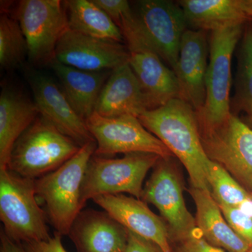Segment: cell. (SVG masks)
Instances as JSON below:
<instances>
[{
  "label": "cell",
  "mask_w": 252,
  "mask_h": 252,
  "mask_svg": "<svg viewBox=\"0 0 252 252\" xmlns=\"http://www.w3.org/2000/svg\"><path fill=\"white\" fill-rule=\"evenodd\" d=\"M109 18L118 25L124 16L132 11L130 3L126 0H93Z\"/></svg>",
  "instance_id": "cell-29"
},
{
  "label": "cell",
  "mask_w": 252,
  "mask_h": 252,
  "mask_svg": "<svg viewBox=\"0 0 252 252\" xmlns=\"http://www.w3.org/2000/svg\"><path fill=\"white\" fill-rule=\"evenodd\" d=\"M124 252H164L162 248L152 240L127 230V240Z\"/></svg>",
  "instance_id": "cell-30"
},
{
  "label": "cell",
  "mask_w": 252,
  "mask_h": 252,
  "mask_svg": "<svg viewBox=\"0 0 252 252\" xmlns=\"http://www.w3.org/2000/svg\"><path fill=\"white\" fill-rule=\"evenodd\" d=\"M132 11L150 45L174 70L182 36L188 29L180 4L168 0H142L137 1Z\"/></svg>",
  "instance_id": "cell-12"
},
{
  "label": "cell",
  "mask_w": 252,
  "mask_h": 252,
  "mask_svg": "<svg viewBox=\"0 0 252 252\" xmlns=\"http://www.w3.org/2000/svg\"><path fill=\"white\" fill-rule=\"evenodd\" d=\"M69 29L81 34L124 43L120 28L93 0L64 1Z\"/></svg>",
  "instance_id": "cell-23"
},
{
  "label": "cell",
  "mask_w": 252,
  "mask_h": 252,
  "mask_svg": "<svg viewBox=\"0 0 252 252\" xmlns=\"http://www.w3.org/2000/svg\"><path fill=\"white\" fill-rule=\"evenodd\" d=\"M189 192L196 207L197 228L207 243L228 252H248L250 245L232 229L210 191L190 187Z\"/></svg>",
  "instance_id": "cell-21"
},
{
  "label": "cell",
  "mask_w": 252,
  "mask_h": 252,
  "mask_svg": "<svg viewBox=\"0 0 252 252\" xmlns=\"http://www.w3.org/2000/svg\"><path fill=\"white\" fill-rule=\"evenodd\" d=\"M252 195V193H251Z\"/></svg>",
  "instance_id": "cell-35"
},
{
  "label": "cell",
  "mask_w": 252,
  "mask_h": 252,
  "mask_svg": "<svg viewBox=\"0 0 252 252\" xmlns=\"http://www.w3.org/2000/svg\"><path fill=\"white\" fill-rule=\"evenodd\" d=\"M142 125L165 144L188 172L191 187L210 191L207 157L200 135L196 112L184 99H172L138 118Z\"/></svg>",
  "instance_id": "cell-1"
},
{
  "label": "cell",
  "mask_w": 252,
  "mask_h": 252,
  "mask_svg": "<svg viewBox=\"0 0 252 252\" xmlns=\"http://www.w3.org/2000/svg\"><path fill=\"white\" fill-rule=\"evenodd\" d=\"M178 4L193 30L212 32L252 20L243 12L239 0H182Z\"/></svg>",
  "instance_id": "cell-22"
},
{
  "label": "cell",
  "mask_w": 252,
  "mask_h": 252,
  "mask_svg": "<svg viewBox=\"0 0 252 252\" xmlns=\"http://www.w3.org/2000/svg\"><path fill=\"white\" fill-rule=\"evenodd\" d=\"M207 157L252 193V128L234 114L216 128L200 132Z\"/></svg>",
  "instance_id": "cell-11"
},
{
  "label": "cell",
  "mask_w": 252,
  "mask_h": 252,
  "mask_svg": "<svg viewBox=\"0 0 252 252\" xmlns=\"http://www.w3.org/2000/svg\"><path fill=\"white\" fill-rule=\"evenodd\" d=\"M0 220L5 234L18 243L47 241L51 238L46 214L35 191V180L0 169Z\"/></svg>",
  "instance_id": "cell-3"
},
{
  "label": "cell",
  "mask_w": 252,
  "mask_h": 252,
  "mask_svg": "<svg viewBox=\"0 0 252 252\" xmlns=\"http://www.w3.org/2000/svg\"><path fill=\"white\" fill-rule=\"evenodd\" d=\"M172 252H225L207 243L197 228L189 237L175 243Z\"/></svg>",
  "instance_id": "cell-28"
},
{
  "label": "cell",
  "mask_w": 252,
  "mask_h": 252,
  "mask_svg": "<svg viewBox=\"0 0 252 252\" xmlns=\"http://www.w3.org/2000/svg\"><path fill=\"white\" fill-rule=\"evenodd\" d=\"M39 115L34 101L13 88L0 96V169L7 168L15 143Z\"/></svg>",
  "instance_id": "cell-19"
},
{
  "label": "cell",
  "mask_w": 252,
  "mask_h": 252,
  "mask_svg": "<svg viewBox=\"0 0 252 252\" xmlns=\"http://www.w3.org/2000/svg\"><path fill=\"white\" fill-rule=\"evenodd\" d=\"M93 200L127 230L152 240L164 252H172L166 223L143 200L124 194L100 195Z\"/></svg>",
  "instance_id": "cell-16"
},
{
  "label": "cell",
  "mask_w": 252,
  "mask_h": 252,
  "mask_svg": "<svg viewBox=\"0 0 252 252\" xmlns=\"http://www.w3.org/2000/svg\"><path fill=\"white\" fill-rule=\"evenodd\" d=\"M28 44L17 21L6 14L0 17V65L4 69H14L28 55Z\"/></svg>",
  "instance_id": "cell-26"
},
{
  "label": "cell",
  "mask_w": 252,
  "mask_h": 252,
  "mask_svg": "<svg viewBox=\"0 0 252 252\" xmlns=\"http://www.w3.org/2000/svg\"><path fill=\"white\" fill-rule=\"evenodd\" d=\"M160 158L140 152L114 159L93 156L81 187V208L88 200L100 195L129 193L141 200L144 179Z\"/></svg>",
  "instance_id": "cell-7"
},
{
  "label": "cell",
  "mask_w": 252,
  "mask_h": 252,
  "mask_svg": "<svg viewBox=\"0 0 252 252\" xmlns=\"http://www.w3.org/2000/svg\"><path fill=\"white\" fill-rule=\"evenodd\" d=\"M218 205L232 229L252 247V216L239 207Z\"/></svg>",
  "instance_id": "cell-27"
},
{
  "label": "cell",
  "mask_w": 252,
  "mask_h": 252,
  "mask_svg": "<svg viewBox=\"0 0 252 252\" xmlns=\"http://www.w3.org/2000/svg\"><path fill=\"white\" fill-rule=\"evenodd\" d=\"M245 24L217 30L210 34V61L205 78L206 99L203 109L196 113L200 132L216 128L232 113L230 99L232 57L243 35Z\"/></svg>",
  "instance_id": "cell-6"
},
{
  "label": "cell",
  "mask_w": 252,
  "mask_h": 252,
  "mask_svg": "<svg viewBox=\"0 0 252 252\" xmlns=\"http://www.w3.org/2000/svg\"><path fill=\"white\" fill-rule=\"evenodd\" d=\"M28 77L40 117L80 147L94 141L85 121L51 77L38 72H30Z\"/></svg>",
  "instance_id": "cell-14"
},
{
  "label": "cell",
  "mask_w": 252,
  "mask_h": 252,
  "mask_svg": "<svg viewBox=\"0 0 252 252\" xmlns=\"http://www.w3.org/2000/svg\"><path fill=\"white\" fill-rule=\"evenodd\" d=\"M96 144L94 156L112 157L117 154L149 153L162 158L173 157L161 141L149 132L133 116L107 118L94 112L86 121Z\"/></svg>",
  "instance_id": "cell-9"
},
{
  "label": "cell",
  "mask_w": 252,
  "mask_h": 252,
  "mask_svg": "<svg viewBox=\"0 0 252 252\" xmlns=\"http://www.w3.org/2000/svg\"><path fill=\"white\" fill-rule=\"evenodd\" d=\"M147 111L140 83L128 63L113 69L95 107L102 117L130 115L139 118Z\"/></svg>",
  "instance_id": "cell-18"
},
{
  "label": "cell",
  "mask_w": 252,
  "mask_h": 252,
  "mask_svg": "<svg viewBox=\"0 0 252 252\" xmlns=\"http://www.w3.org/2000/svg\"><path fill=\"white\" fill-rule=\"evenodd\" d=\"M207 32L187 29L181 41L180 53L174 72L180 88L181 99L198 113L206 99L205 78L208 67Z\"/></svg>",
  "instance_id": "cell-15"
},
{
  "label": "cell",
  "mask_w": 252,
  "mask_h": 252,
  "mask_svg": "<svg viewBox=\"0 0 252 252\" xmlns=\"http://www.w3.org/2000/svg\"><path fill=\"white\" fill-rule=\"evenodd\" d=\"M248 252H252V246L250 247V248L249 249V250H248Z\"/></svg>",
  "instance_id": "cell-34"
},
{
  "label": "cell",
  "mask_w": 252,
  "mask_h": 252,
  "mask_svg": "<svg viewBox=\"0 0 252 252\" xmlns=\"http://www.w3.org/2000/svg\"><path fill=\"white\" fill-rule=\"evenodd\" d=\"M235 79V95L230 108L244 112L252 124V20L245 24L240 41Z\"/></svg>",
  "instance_id": "cell-24"
},
{
  "label": "cell",
  "mask_w": 252,
  "mask_h": 252,
  "mask_svg": "<svg viewBox=\"0 0 252 252\" xmlns=\"http://www.w3.org/2000/svg\"><path fill=\"white\" fill-rule=\"evenodd\" d=\"M51 67L61 81L63 93L73 109L86 122L95 112L99 94L112 70H82L56 59Z\"/></svg>",
  "instance_id": "cell-20"
},
{
  "label": "cell",
  "mask_w": 252,
  "mask_h": 252,
  "mask_svg": "<svg viewBox=\"0 0 252 252\" xmlns=\"http://www.w3.org/2000/svg\"><path fill=\"white\" fill-rule=\"evenodd\" d=\"M16 19L27 41L30 61L51 65L58 43L69 30L64 1L23 0L18 3Z\"/></svg>",
  "instance_id": "cell-8"
},
{
  "label": "cell",
  "mask_w": 252,
  "mask_h": 252,
  "mask_svg": "<svg viewBox=\"0 0 252 252\" xmlns=\"http://www.w3.org/2000/svg\"><path fill=\"white\" fill-rule=\"evenodd\" d=\"M171 158H160L144 186L142 199L152 204L166 222L170 242L180 241L197 229L195 218L186 205L182 181Z\"/></svg>",
  "instance_id": "cell-10"
},
{
  "label": "cell",
  "mask_w": 252,
  "mask_h": 252,
  "mask_svg": "<svg viewBox=\"0 0 252 252\" xmlns=\"http://www.w3.org/2000/svg\"><path fill=\"white\" fill-rule=\"evenodd\" d=\"M0 252H27L23 244L9 238L3 230L0 234Z\"/></svg>",
  "instance_id": "cell-32"
},
{
  "label": "cell",
  "mask_w": 252,
  "mask_h": 252,
  "mask_svg": "<svg viewBox=\"0 0 252 252\" xmlns=\"http://www.w3.org/2000/svg\"><path fill=\"white\" fill-rule=\"evenodd\" d=\"M81 147L38 117L15 143L7 168L21 177L36 180L62 166Z\"/></svg>",
  "instance_id": "cell-4"
},
{
  "label": "cell",
  "mask_w": 252,
  "mask_h": 252,
  "mask_svg": "<svg viewBox=\"0 0 252 252\" xmlns=\"http://www.w3.org/2000/svg\"><path fill=\"white\" fill-rule=\"evenodd\" d=\"M62 236L55 233L47 241L23 244L27 252H67L63 247Z\"/></svg>",
  "instance_id": "cell-31"
},
{
  "label": "cell",
  "mask_w": 252,
  "mask_h": 252,
  "mask_svg": "<svg viewBox=\"0 0 252 252\" xmlns=\"http://www.w3.org/2000/svg\"><path fill=\"white\" fill-rule=\"evenodd\" d=\"M77 252H124L127 230L107 212L82 210L69 233Z\"/></svg>",
  "instance_id": "cell-17"
},
{
  "label": "cell",
  "mask_w": 252,
  "mask_h": 252,
  "mask_svg": "<svg viewBox=\"0 0 252 252\" xmlns=\"http://www.w3.org/2000/svg\"><path fill=\"white\" fill-rule=\"evenodd\" d=\"M97 148L95 141L81 147L62 166L35 180V191L46 209L50 223L61 236L69 235L73 223L82 211L81 187L91 158Z\"/></svg>",
  "instance_id": "cell-2"
},
{
  "label": "cell",
  "mask_w": 252,
  "mask_h": 252,
  "mask_svg": "<svg viewBox=\"0 0 252 252\" xmlns=\"http://www.w3.org/2000/svg\"><path fill=\"white\" fill-rule=\"evenodd\" d=\"M239 2L243 12L252 20V0H239Z\"/></svg>",
  "instance_id": "cell-33"
},
{
  "label": "cell",
  "mask_w": 252,
  "mask_h": 252,
  "mask_svg": "<svg viewBox=\"0 0 252 252\" xmlns=\"http://www.w3.org/2000/svg\"><path fill=\"white\" fill-rule=\"evenodd\" d=\"M118 27L128 50V63L140 83L147 110L159 108L172 99L181 98L175 72L165 65L146 39L136 22L133 11L123 18Z\"/></svg>",
  "instance_id": "cell-5"
},
{
  "label": "cell",
  "mask_w": 252,
  "mask_h": 252,
  "mask_svg": "<svg viewBox=\"0 0 252 252\" xmlns=\"http://www.w3.org/2000/svg\"><path fill=\"white\" fill-rule=\"evenodd\" d=\"M56 59L82 70L112 71L128 63L129 53L123 43L97 39L69 29L58 43Z\"/></svg>",
  "instance_id": "cell-13"
},
{
  "label": "cell",
  "mask_w": 252,
  "mask_h": 252,
  "mask_svg": "<svg viewBox=\"0 0 252 252\" xmlns=\"http://www.w3.org/2000/svg\"><path fill=\"white\" fill-rule=\"evenodd\" d=\"M207 182L212 197L220 205L243 209L252 201L251 193L224 167L212 160L209 163Z\"/></svg>",
  "instance_id": "cell-25"
}]
</instances>
